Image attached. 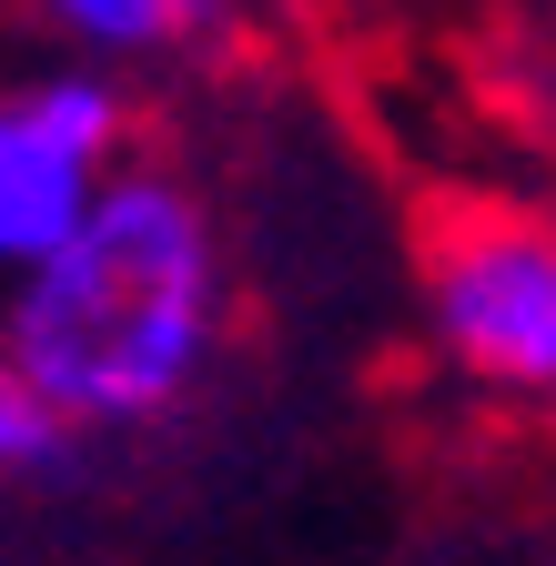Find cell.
<instances>
[{
    "mask_svg": "<svg viewBox=\"0 0 556 566\" xmlns=\"http://www.w3.org/2000/svg\"><path fill=\"white\" fill-rule=\"evenodd\" d=\"M0 344L82 436L162 424L223 344V233L202 192L182 172L122 163L92 223L21 294H0Z\"/></svg>",
    "mask_w": 556,
    "mask_h": 566,
    "instance_id": "6da1fadb",
    "label": "cell"
},
{
    "mask_svg": "<svg viewBox=\"0 0 556 566\" xmlns=\"http://www.w3.org/2000/svg\"><path fill=\"white\" fill-rule=\"evenodd\" d=\"M132 163V92L102 61H21L0 71V294L92 223V202Z\"/></svg>",
    "mask_w": 556,
    "mask_h": 566,
    "instance_id": "7a4b0ae2",
    "label": "cell"
},
{
    "mask_svg": "<svg viewBox=\"0 0 556 566\" xmlns=\"http://www.w3.org/2000/svg\"><path fill=\"white\" fill-rule=\"evenodd\" d=\"M426 324L475 385L556 405V212H516V202L436 212Z\"/></svg>",
    "mask_w": 556,
    "mask_h": 566,
    "instance_id": "3957f363",
    "label": "cell"
},
{
    "mask_svg": "<svg viewBox=\"0 0 556 566\" xmlns=\"http://www.w3.org/2000/svg\"><path fill=\"white\" fill-rule=\"evenodd\" d=\"M41 31L72 61L132 71V61H172L192 41H213L223 31V0H41Z\"/></svg>",
    "mask_w": 556,
    "mask_h": 566,
    "instance_id": "277c9868",
    "label": "cell"
},
{
    "mask_svg": "<svg viewBox=\"0 0 556 566\" xmlns=\"http://www.w3.org/2000/svg\"><path fill=\"white\" fill-rule=\"evenodd\" d=\"M72 465H82V424L31 385V365L11 344H0V485H51Z\"/></svg>",
    "mask_w": 556,
    "mask_h": 566,
    "instance_id": "5b68a950",
    "label": "cell"
}]
</instances>
